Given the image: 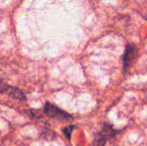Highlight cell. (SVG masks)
<instances>
[{
    "label": "cell",
    "instance_id": "obj_3",
    "mask_svg": "<svg viewBox=\"0 0 147 146\" xmlns=\"http://www.w3.org/2000/svg\"><path fill=\"white\" fill-rule=\"evenodd\" d=\"M136 56H137V48L135 45L133 44H128L127 47L125 48L123 55V70L124 72L129 69L133 61L135 60Z\"/></svg>",
    "mask_w": 147,
    "mask_h": 146
},
{
    "label": "cell",
    "instance_id": "obj_2",
    "mask_svg": "<svg viewBox=\"0 0 147 146\" xmlns=\"http://www.w3.org/2000/svg\"><path fill=\"white\" fill-rule=\"evenodd\" d=\"M116 131L112 128V126L109 124H104L102 130L95 136V139L93 141L92 146H105V143L109 138L114 136Z\"/></svg>",
    "mask_w": 147,
    "mask_h": 146
},
{
    "label": "cell",
    "instance_id": "obj_5",
    "mask_svg": "<svg viewBox=\"0 0 147 146\" xmlns=\"http://www.w3.org/2000/svg\"><path fill=\"white\" fill-rule=\"evenodd\" d=\"M75 128H76V126H73V125H72V126H68L63 129V132H64V134H65V136L67 137V139H70L72 131H73Z\"/></svg>",
    "mask_w": 147,
    "mask_h": 146
},
{
    "label": "cell",
    "instance_id": "obj_4",
    "mask_svg": "<svg viewBox=\"0 0 147 146\" xmlns=\"http://www.w3.org/2000/svg\"><path fill=\"white\" fill-rule=\"evenodd\" d=\"M2 71L0 70V74H1ZM12 86L8 85L7 83H5V82L2 80L1 76H0V93H6V94H9L10 90H11Z\"/></svg>",
    "mask_w": 147,
    "mask_h": 146
},
{
    "label": "cell",
    "instance_id": "obj_1",
    "mask_svg": "<svg viewBox=\"0 0 147 146\" xmlns=\"http://www.w3.org/2000/svg\"><path fill=\"white\" fill-rule=\"evenodd\" d=\"M43 111H44V113L47 116H49L50 118L56 119L58 121H69L72 119V116L70 114H68L67 112L61 110L57 106L53 105V104L49 103V102L45 103Z\"/></svg>",
    "mask_w": 147,
    "mask_h": 146
},
{
    "label": "cell",
    "instance_id": "obj_6",
    "mask_svg": "<svg viewBox=\"0 0 147 146\" xmlns=\"http://www.w3.org/2000/svg\"><path fill=\"white\" fill-rule=\"evenodd\" d=\"M146 18H147V17H146Z\"/></svg>",
    "mask_w": 147,
    "mask_h": 146
}]
</instances>
